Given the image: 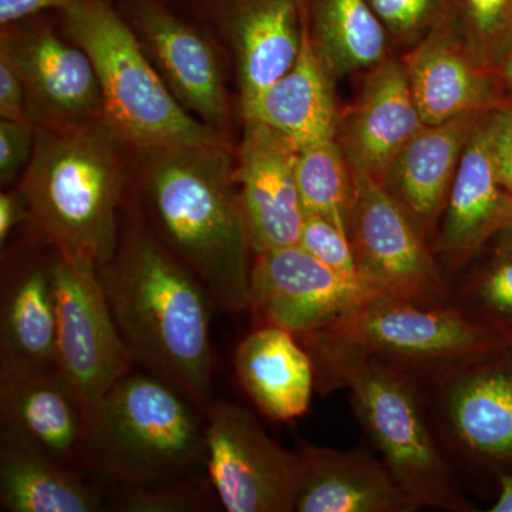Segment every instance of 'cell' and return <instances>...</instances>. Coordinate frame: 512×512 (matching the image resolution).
Returning <instances> with one entry per match:
<instances>
[{"instance_id":"obj_13","label":"cell","mask_w":512,"mask_h":512,"mask_svg":"<svg viewBox=\"0 0 512 512\" xmlns=\"http://www.w3.org/2000/svg\"><path fill=\"white\" fill-rule=\"evenodd\" d=\"M379 295L384 293L293 245L254 255L248 311L259 325L279 326L299 338Z\"/></svg>"},{"instance_id":"obj_21","label":"cell","mask_w":512,"mask_h":512,"mask_svg":"<svg viewBox=\"0 0 512 512\" xmlns=\"http://www.w3.org/2000/svg\"><path fill=\"white\" fill-rule=\"evenodd\" d=\"M483 114L424 124L400 151L384 181L386 190L430 242L439 229L468 138Z\"/></svg>"},{"instance_id":"obj_31","label":"cell","mask_w":512,"mask_h":512,"mask_svg":"<svg viewBox=\"0 0 512 512\" xmlns=\"http://www.w3.org/2000/svg\"><path fill=\"white\" fill-rule=\"evenodd\" d=\"M463 35L485 66L497 63L512 42V0H460Z\"/></svg>"},{"instance_id":"obj_25","label":"cell","mask_w":512,"mask_h":512,"mask_svg":"<svg viewBox=\"0 0 512 512\" xmlns=\"http://www.w3.org/2000/svg\"><path fill=\"white\" fill-rule=\"evenodd\" d=\"M330 79L303 15L301 53L295 66L254 99L241 103L244 120L274 128L299 148L335 138L340 114Z\"/></svg>"},{"instance_id":"obj_26","label":"cell","mask_w":512,"mask_h":512,"mask_svg":"<svg viewBox=\"0 0 512 512\" xmlns=\"http://www.w3.org/2000/svg\"><path fill=\"white\" fill-rule=\"evenodd\" d=\"M0 359L57 365V299L53 249L16 259L0 286Z\"/></svg>"},{"instance_id":"obj_28","label":"cell","mask_w":512,"mask_h":512,"mask_svg":"<svg viewBox=\"0 0 512 512\" xmlns=\"http://www.w3.org/2000/svg\"><path fill=\"white\" fill-rule=\"evenodd\" d=\"M448 305L512 338V224L448 284Z\"/></svg>"},{"instance_id":"obj_16","label":"cell","mask_w":512,"mask_h":512,"mask_svg":"<svg viewBox=\"0 0 512 512\" xmlns=\"http://www.w3.org/2000/svg\"><path fill=\"white\" fill-rule=\"evenodd\" d=\"M490 111L468 138L431 242L447 286L498 231L512 224V194L501 184L491 150Z\"/></svg>"},{"instance_id":"obj_40","label":"cell","mask_w":512,"mask_h":512,"mask_svg":"<svg viewBox=\"0 0 512 512\" xmlns=\"http://www.w3.org/2000/svg\"><path fill=\"white\" fill-rule=\"evenodd\" d=\"M498 69H500L501 77L504 82L512 90V42L508 45L503 53V56L498 59Z\"/></svg>"},{"instance_id":"obj_3","label":"cell","mask_w":512,"mask_h":512,"mask_svg":"<svg viewBox=\"0 0 512 512\" xmlns=\"http://www.w3.org/2000/svg\"><path fill=\"white\" fill-rule=\"evenodd\" d=\"M299 340L315 366L316 392L348 390L367 439L420 510L478 511L447 460L406 367L332 343Z\"/></svg>"},{"instance_id":"obj_37","label":"cell","mask_w":512,"mask_h":512,"mask_svg":"<svg viewBox=\"0 0 512 512\" xmlns=\"http://www.w3.org/2000/svg\"><path fill=\"white\" fill-rule=\"evenodd\" d=\"M76 2L77 0H0V25L6 28L35 18L47 10L62 12Z\"/></svg>"},{"instance_id":"obj_17","label":"cell","mask_w":512,"mask_h":512,"mask_svg":"<svg viewBox=\"0 0 512 512\" xmlns=\"http://www.w3.org/2000/svg\"><path fill=\"white\" fill-rule=\"evenodd\" d=\"M0 426L79 471L89 413L57 365L0 359Z\"/></svg>"},{"instance_id":"obj_35","label":"cell","mask_w":512,"mask_h":512,"mask_svg":"<svg viewBox=\"0 0 512 512\" xmlns=\"http://www.w3.org/2000/svg\"><path fill=\"white\" fill-rule=\"evenodd\" d=\"M491 150L501 184L512 194V104L495 107L488 114Z\"/></svg>"},{"instance_id":"obj_14","label":"cell","mask_w":512,"mask_h":512,"mask_svg":"<svg viewBox=\"0 0 512 512\" xmlns=\"http://www.w3.org/2000/svg\"><path fill=\"white\" fill-rule=\"evenodd\" d=\"M123 16L181 106L227 136L228 94L210 40L160 0H124Z\"/></svg>"},{"instance_id":"obj_1","label":"cell","mask_w":512,"mask_h":512,"mask_svg":"<svg viewBox=\"0 0 512 512\" xmlns=\"http://www.w3.org/2000/svg\"><path fill=\"white\" fill-rule=\"evenodd\" d=\"M111 312L136 365L184 393L202 413L214 402V299L163 242L136 228L99 266Z\"/></svg>"},{"instance_id":"obj_11","label":"cell","mask_w":512,"mask_h":512,"mask_svg":"<svg viewBox=\"0 0 512 512\" xmlns=\"http://www.w3.org/2000/svg\"><path fill=\"white\" fill-rule=\"evenodd\" d=\"M348 234L360 275L393 298L421 306L448 305V286L431 242L383 184L355 175Z\"/></svg>"},{"instance_id":"obj_36","label":"cell","mask_w":512,"mask_h":512,"mask_svg":"<svg viewBox=\"0 0 512 512\" xmlns=\"http://www.w3.org/2000/svg\"><path fill=\"white\" fill-rule=\"evenodd\" d=\"M0 120L28 123L25 84L12 62L0 53Z\"/></svg>"},{"instance_id":"obj_7","label":"cell","mask_w":512,"mask_h":512,"mask_svg":"<svg viewBox=\"0 0 512 512\" xmlns=\"http://www.w3.org/2000/svg\"><path fill=\"white\" fill-rule=\"evenodd\" d=\"M406 367L464 487L484 494L512 476V340Z\"/></svg>"},{"instance_id":"obj_27","label":"cell","mask_w":512,"mask_h":512,"mask_svg":"<svg viewBox=\"0 0 512 512\" xmlns=\"http://www.w3.org/2000/svg\"><path fill=\"white\" fill-rule=\"evenodd\" d=\"M302 9L330 77L372 70L386 60V29L367 0H302Z\"/></svg>"},{"instance_id":"obj_4","label":"cell","mask_w":512,"mask_h":512,"mask_svg":"<svg viewBox=\"0 0 512 512\" xmlns=\"http://www.w3.org/2000/svg\"><path fill=\"white\" fill-rule=\"evenodd\" d=\"M124 147L106 121L70 130L37 127L18 185L33 242L99 266L113 259L127 181Z\"/></svg>"},{"instance_id":"obj_29","label":"cell","mask_w":512,"mask_h":512,"mask_svg":"<svg viewBox=\"0 0 512 512\" xmlns=\"http://www.w3.org/2000/svg\"><path fill=\"white\" fill-rule=\"evenodd\" d=\"M296 178L305 214L322 215L348 232L356 178L338 141L329 138L299 148Z\"/></svg>"},{"instance_id":"obj_15","label":"cell","mask_w":512,"mask_h":512,"mask_svg":"<svg viewBox=\"0 0 512 512\" xmlns=\"http://www.w3.org/2000/svg\"><path fill=\"white\" fill-rule=\"evenodd\" d=\"M298 154L299 147L284 134L245 120L235 183L254 255L299 245L305 210L296 178Z\"/></svg>"},{"instance_id":"obj_30","label":"cell","mask_w":512,"mask_h":512,"mask_svg":"<svg viewBox=\"0 0 512 512\" xmlns=\"http://www.w3.org/2000/svg\"><path fill=\"white\" fill-rule=\"evenodd\" d=\"M107 511L202 512L217 510L220 501L210 477L188 476L147 487L106 493Z\"/></svg>"},{"instance_id":"obj_8","label":"cell","mask_w":512,"mask_h":512,"mask_svg":"<svg viewBox=\"0 0 512 512\" xmlns=\"http://www.w3.org/2000/svg\"><path fill=\"white\" fill-rule=\"evenodd\" d=\"M305 338L407 367L494 348L512 340L500 330L468 318L454 306H421L389 295L367 299L298 339Z\"/></svg>"},{"instance_id":"obj_22","label":"cell","mask_w":512,"mask_h":512,"mask_svg":"<svg viewBox=\"0 0 512 512\" xmlns=\"http://www.w3.org/2000/svg\"><path fill=\"white\" fill-rule=\"evenodd\" d=\"M215 12L237 50L241 103L295 66L302 46V0H217Z\"/></svg>"},{"instance_id":"obj_38","label":"cell","mask_w":512,"mask_h":512,"mask_svg":"<svg viewBox=\"0 0 512 512\" xmlns=\"http://www.w3.org/2000/svg\"><path fill=\"white\" fill-rule=\"evenodd\" d=\"M29 208L22 192L16 190L0 195V244L5 245L19 225L28 224Z\"/></svg>"},{"instance_id":"obj_10","label":"cell","mask_w":512,"mask_h":512,"mask_svg":"<svg viewBox=\"0 0 512 512\" xmlns=\"http://www.w3.org/2000/svg\"><path fill=\"white\" fill-rule=\"evenodd\" d=\"M53 279L57 367L79 394L90 419L101 399L136 363L111 312L99 265L53 249Z\"/></svg>"},{"instance_id":"obj_12","label":"cell","mask_w":512,"mask_h":512,"mask_svg":"<svg viewBox=\"0 0 512 512\" xmlns=\"http://www.w3.org/2000/svg\"><path fill=\"white\" fill-rule=\"evenodd\" d=\"M0 53L25 84L29 119L36 127L70 130L104 121L92 59L50 23L35 16L2 28Z\"/></svg>"},{"instance_id":"obj_24","label":"cell","mask_w":512,"mask_h":512,"mask_svg":"<svg viewBox=\"0 0 512 512\" xmlns=\"http://www.w3.org/2000/svg\"><path fill=\"white\" fill-rule=\"evenodd\" d=\"M0 426V510L6 512L107 511L99 485Z\"/></svg>"},{"instance_id":"obj_6","label":"cell","mask_w":512,"mask_h":512,"mask_svg":"<svg viewBox=\"0 0 512 512\" xmlns=\"http://www.w3.org/2000/svg\"><path fill=\"white\" fill-rule=\"evenodd\" d=\"M63 33L89 55L99 77L104 121L128 148L229 143L181 106L137 33L110 0H77L62 10Z\"/></svg>"},{"instance_id":"obj_34","label":"cell","mask_w":512,"mask_h":512,"mask_svg":"<svg viewBox=\"0 0 512 512\" xmlns=\"http://www.w3.org/2000/svg\"><path fill=\"white\" fill-rule=\"evenodd\" d=\"M37 127L32 121L0 120V183L10 185L28 167L35 150Z\"/></svg>"},{"instance_id":"obj_9","label":"cell","mask_w":512,"mask_h":512,"mask_svg":"<svg viewBox=\"0 0 512 512\" xmlns=\"http://www.w3.org/2000/svg\"><path fill=\"white\" fill-rule=\"evenodd\" d=\"M208 477L228 512H292L301 490L302 463L258 423L227 400L205 413Z\"/></svg>"},{"instance_id":"obj_19","label":"cell","mask_w":512,"mask_h":512,"mask_svg":"<svg viewBox=\"0 0 512 512\" xmlns=\"http://www.w3.org/2000/svg\"><path fill=\"white\" fill-rule=\"evenodd\" d=\"M424 124L446 123L500 106L488 66L457 35L454 15L441 20L402 60Z\"/></svg>"},{"instance_id":"obj_18","label":"cell","mask_w":512,"mask_h":512,"mask_svg":"<svg viewBox=\"0 0 512 512\" xmlns=\"http://www.w3.org/2000/svg\"><path fill=\"white\" fill-rule=\"evenodd\" d=\"M370 72L359 99L339 117L335 140L355 175L384 184L424 121L402 60L386 59Z\"/></svg>"},{"instance_id":"obj_20","label":"cell","mask_w":512,"mask_h":512,"mask_svg":"<svg viewBox=\"0 0 512 512\" xmlns=\"http://www.w3.org/2000/svg\"><path fill=\"white\" fill-rule=\"evenodd\" d=\"M298 512H414L420 507L372 448L320 447L298 440Z\"/></svg>"},{"instance_id":"obj_33","label":"cell","mask_w":512,"mask_h":512,"mask_svg":"<svg viewBox=\"0 0 512 512\" xmlns=\"http://www.w3.org/2000/svg\"><path fill=\"white\" fill-rule=\"evenodd\" d=\"M373 12L393 35L419 36L454 15L450 0H367Z\"/></svg>"},{"instance_id":"obj_32","label":"cell","mask_w":512,"mask_h":512,"mask_svg":"<svg viewBox=\"0 0 512 512\" xmlns=\"http://www.w3.org/2000/svg\"><path fill=\"white\" fill-rule=\"evenodd\" d=\"M299 245L340 275L366 282L360 275L348 232L328 218L305 214Z\"/></svg>"},{"instance_id":"obj_39","label":"cell","mask_w":512,"mask_h":512,"mask_svg":"<svg viewBox=\"0 0 512 512\" xmlns=\"http://www.w3.org/2000/svg\"><path fill=\"white\" fill-rule=\"evenodd\" d=\"M490 512H512V476H501L498 478L497 501Z\"/></svg>"},{"instance_id":"obj_23","label":"cell","mask_w":512,"mask_h":512,"mask_svg":"<svg viewBox=\"0 0 512 512\" xmlns=\"http://www.w3.org/2000/svg\"><path fill=\"white\" fill-rule=\"evenodd\" d=\"M235 375L249 400L265 417L291 421L306 414L315 386V366L292 332L258 325L239 343Z\"/></svg>"},{"instance_id":"obj_5","label":"cell","mask_w":512,"mask_h":512,"mask_svg":"<svg viewBox=\"0 0 512 512\" xmlns=\"http://www.w3.org/2000/svg\"><path fill=\"white\" fill-rule=\"evenodd\" d=\"M205 456V414L173 384L130 370L90 416L79 471L109 491L192 476Z\"/></svg>"},{"instance_id":"obj_2","label":"cell","mask_w":512,"mask_h":512,"mask_svg":"<svg viewBox=\"0 0 512 512\" xmlns=\"http://www.w3.org/2000/svg\"><path fill=\"white\" fill-rule=\"evenodd\" d=\"M141 191L156 237L201 279L221 311H248L254 251L231 144L141 153Z\"/></svg>"}]
</instances>
